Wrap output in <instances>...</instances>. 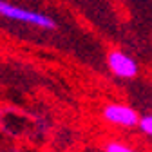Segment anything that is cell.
<instances>
[{"label": "cell", "instance_id": "277c9868", "mask_svg": "<svg viewBox=\"0 0 152 152\" xmlns=\"http://www.w3.org/2000/svg\"><path fill=\"white\" fill-rule=\"evenodd\" d=\"M103 152H138V150L132 148L127 143H121V141H109L103 147Z\"/></svg>", "mask_w": 152, "mask_h": 152}, {"label": "cell", "instance_id": "5b68a950", "mask_svg": "<svg viewBox=\"0 0 152 152\" xmlns=\"http://www.w3.org/2000/svg\"><path fill=\"white\" fill-rule=\"evenodd\" d=\"M138 129L143 132L145 136L152 138V114H147V116H141V118H140Z\"/></svg>", "mask_w": 152, "mask_h": 152}, {"label": "cell", "instance_id": "6da1fadb", "mask_svg": "<svg viewBox=\"0 0 152 152\" xmlns=\"http://www.w3.org/2000/svg\"><path fill=\"white\" fill-rule=\"evenodd\" d=\"M0 16L6 20H13V22H20L31 27H38V29H45V31H53L58 27L56 20L53 16L42 13V11H34L24 6H18L7 0H0Z\"/></svg>", "mask_w": 152, "mask_h": 152}, {"label": "cell", "instance_id": "7a4b0ae2", "mask_svg": "<svg viewBox=\"0 0 152 152\" xmlns=\"http://www.w3.org/2000/svg\"><path fill=\"white\" fill-rule=\"evenodd\" d=\"M102 116L109 125L120 129H136L140 123L138 110L127 103H107L102 109Z\"/></svg>", "mask_w": 152, "mask_h": 152}, {"label": "cell", "instance_id": "3957f363", "mask_svg": "<svg viewBox=\"0 0 152 152\" xmlns=\"http://www.w3.org/2000/svg\"><path fill=\"white\" fill-rule=\"evenodd\" d=\"M107 67L109 71L121 80H134L140 74V67L138 62L132 58L130 54H127L121 49H112L107 53Z\"/></svg>", "mask_w": 152, "mask_h": 152}]
</instances>
